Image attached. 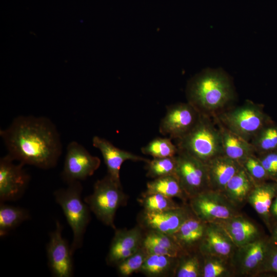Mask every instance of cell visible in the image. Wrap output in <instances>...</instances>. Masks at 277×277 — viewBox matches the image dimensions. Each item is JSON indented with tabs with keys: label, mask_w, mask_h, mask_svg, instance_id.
<instances>
[{
	"label": "cell",
	"mask_w": 277,
	"mask_h": 277,
	"mask_svg": "<svg viewBox=\"0 0 277 277\" xmlns=\"http://www.w3.org/2000/svg\"><path fill=\"white\" fill-rule=\"evenodd\" d=\"M7 154L24 165L43 169L55 167L61 155L62 142L58 130L47 117L18 116L1 130Z\"/></svg>",
	"instance_id": "cell-1"
},
{
	"label": "cell",
	"mask_w": 277,
	"mask_h": 277,
	"mask_svg": "<svg viewBox=\"0 0 277 277\" xmlns=\"http://www.w3.org/2000/svg\"><path fill=\"white\" fill-rule=\"evenodd\" d=\"M187 102L201 114L213 117L230 107L236 98L229 76L221 69H206L188 82Z\"/></svg>",
	"instance_id": "cell-2"
},
{
	"label": "cell",
	"mask_w": 277,
	"mask_h": 277,
	"mask_svg": "<svg viewBox=\"0 0 277 277\" xmlns=\"http://www.w3.org/2000/svg\"><path fill=\"white\" fill-rule=\"evenodd\" d=\"M176 141L179 150L205 164L223 154L220 131L213 117L200 114L193 127Z\"/></svg>",
	"instance_id": "cell-3"
},
{
	"label": "cell",
	"mask_w": 277,
	"mask_h": 277,
	"mask_svg": "<svg viewBox=\"0 0 277 277\" xmlns=\"http://www.w3.org/2000/svg\"><path fill=\"white\" fill-rule=\"evenodd\" d=\"M82 190L81 182L77 181L54 192L55 201L61 207L72 231L71 248L73 253L82 246L84 234L90 220L91 210L82 200Z\"/></svg>",
	"instance_id": "cell-4"
},
{
	"label": "cell",
	"mask_w": 277,
	"mask_h": 277,
	"mask_svg": "<svg viewBox=\"0 0 277 277\" xmlns=\"http://www.w3.org/2000/svg\"><path fill=\"white\" fill-rule=\"evenodd\" d=\"M233 133L250 142L265 125L272 121L262 104L247 100L241 105L230 107L213 117Z\"/></svg>",
	"instance_id": "cell-5"
},
{
	"label": "cell",
	"mask_w": 277,
	"mask_h": 277,
	"mask_svg": "<svg viewBox=\"0 0 277 277\" xmlns=\"http://www.w3.org/2000/svg\"><path fill=\"white\" fill-rule=\"evenodd\" d=\"M95 216L104 225L115 229L114 218L117 209L126 201L121 183L108 174L98 180L92 194L84 200Z\"/></svg>",
	"instance_id": "cell-6"
},
{
	"label": "cell",
	"mask_w": 277,
	"mask_h": 277,
	"mask_svg": "<svg viewBox=\"0 0 277 277\" xmlns=\"http://www.w3.org/2000/svg\"><path fill=\"white\" fill-rule=\"evenodd\" d=\"M189 200L193 213L206 223H215L241 214L239 208L221 192L208 189Z\"/></svg>",
	"instance_id": "cell-7"
},
{
	"label": "cell",
	"mask_w": 277,
	"mask_h": 277,
	"mask_svg": "<svg viewBox=\"0 0 277 277\" xmlns=\"http://www.w3.org/2000/svg\"><path fill=\"white\" fill-rule=\"evenodd\" d=\"M100 164L99 157L91 154L78 142L72 141L67 147L61 176L67 184L81 182L92 175Z\"/></svg>",
	"instance_id": "cell-8"
},
{
	"label": "cell",
	"mask_w": 277,
	"mask_h": 277,
	"mask_svg": "<svg viewBox=\"0 0 277 277\" xmlns=\"http://www.w3.org/2000/svg\"><path fill=\"white\" fill-rule=\"evenodd\" d=\"M176 159L175 175L188 199L210 189L205 163L180 150Z\"/></svg>",
	"instance_id": "cell-9"
},
{
	"label": "cell",
	"mask_w": 277,
	"mask_h": 277,
	"mask_svg": "<svg viewBox=\"0 0 277 277\" xmlns=\"http://www.w3.org/2000/svg\"><path fill=\"white\" fill-rule=\"evenodd\" d=\"M63 227L56 221L55 229L49 234L47 245L48 265L53 276L72 277L74 274V262L71 245L62 236Z\"/></svg>",
	"instance_id": "cell-10"
},
{
	"label": "cell",
	"mask_w": 277,
	"mask_h": 277,
	"mask_svg": "<svg viewBox=\"0 0 277 277\" xmlns=\"http://www.w3.org/2000/svg\"><path fill=\"white\" fill-rule=\"evenodd\" d=\"M271 242L263 235L236 248L231 258L235 274H258L268 254Z\"/></svg>",
	"instance_id": "cell-11"
},
{
	"label": "cell",
	"mask_w": 277,
	"mask_h": 277,
	"mask_svg": "<svg viewBox=\"0 0 277 277\" xmlns=\"http://www.w3.org/2000/svg\"><path fill=\"white\" fill-rule=\"evenodd\" d=\"M8 154L0 159V202L15 201L22 197L30 181L24 164H15Z\"/></svg>",
	"instance_id": "cell-12"
},
{
	"label": "cell",
	"mask_w": 277,
	"mask_h": 277,
	"mask_svg": "<svg viewBox=\"0 0 277 277\" xmlns=\"http://www.w3.org/2000/svg\"><path fill=\"white\" fill-rule=\"evenodd\" d=\"M200 113L188 102L167 107L159 125L160 132L171 139L179 140L196 124Z\"/></svg>",
	"instance_id": "cell-13"
},
{
	"label": "cell",
	"mask_w": 277,
	"mask_h": 277,
	"mask_svg": "<svg viewBox=\"0 0 277 277\" xmlns=\"http://www.w3.org/2000/svg\"><path fill=\"white\" fill-rule=\"evenodd\" d=\"M193 214L189 206H180L162 212L144 211L141 216V222L150 231L170 236Z\"/></svg>",
	"instance_id": "cell-14"
},
{
	"label": "cell",
	"mask_w": 277,
	"mask_h": 277,
	"mask_svg": "<svg viewBox=\"0 0 277 277\" xmlns=\"http://www.w3.org/2000/svg\"><path fill=\"white\" fill-rule=\"evenodd\" d=\"M92 145L101 153L107 167V174L115 181L121 183L120 172L121 166L126 161L144 162L149 160L130 152L121 149L105 138L94 136L92 138Z\"/></svg>",
	"instance_id": "cell-15"
},
{
	"label": "cell",
	"mask_w": 277,
	"mask_h": 277,
	"mask_svg": "<svg viewBox=\"0 0 277 277\" xmlns=\"http://www.w3.org/2000/svg\"><path fill=\"white\" fill-rule=\"evenodd\" d=\"M224 229L217 223H207L199 247L202 255L231 259L236 249Z\"/></svg>",
	"instance_id": "cell-16"
},
{
	"label": "cell",
	"mask_w": 277,
	"mask_h": 277,
	"mask_svg": "<svg viewBox=\"0 0 277 277\" xmlns=\"http://www.w3.org/2000/svg\"><path fill=\"white\" fill-rule=\"evenodd\" d=\"M142 234L138 227L126 230H116L106 258L107 263L116 265L135 253L142 246Z\"/></svg>",
	"instance_id": "cell-17"
},
{
	"label": "cell",
	"mask_w": 277,
	"mask_h": 277,
	"mask_svg": "<svg viewBox=\"0 0 277 277\" xmlns=\"http://www.w3.org/2000/svg\"><path fill=\"white\" fill-rule=\"evenodd\" d=\"M207 223L193 214L170 236L184 254L199 251Z\"/></svg>",
	"instance_id": "cell-18"
},
{
	"label": "cell",
	"mask_w": 277,
	"mask_h": 277,
	"mask_svg": "<svg viewBox=\"0 0 277 277\" xmlns=\"http://www.w3.org/2000/svg\"><path fill=\"white\" fill-rule=\"evenodd\" d=\"M205 164L209 189L221 192L241 167L239 163L224 154L215 157Z\"/></svg>",
	"instance_id": "cell-19"
},
{
	"label": "cell",
	"mask_w": 277,
	"mask_h": 277,
	"mask_svg": "<svg viewBox=\"0 0 277 277\" xmlns=\"http://www.w3.org/2000/svg\"><path fill=\"white\" fill-rule=\"evenodd\" d=\"M215 223L222 226L236 247L262 235L258 227L241 214Z\"/></svg>",
	"instance_id": "cell-20"
},
{
	"label": "cell",
	"mask_w": 277,
	"mask_h": 277,
	"mask_svg": "<svg viewBox=\"0 0 277 277\" xmlns=\"http://www.w3.org/2000/svg\"><path fill=\"white\" fill-rule=\"evenodd\" d=\"M277 194V182L267 181L254 184L247 199L267 227L271 229L270 208Z\"/></svg>",
	"instance_id": "cell-21"
},
{
	"label": "cell",
	"mask_w": 277,
	"mask_h": 277,
	"mask_svg": "<svg viewBox=\"0 0 277 277\" xmlns=\"http://www.w3.org/2000/svg\"><path fill=\"white\" fill-rule=\"evenodd\" d=\"M215 121L221 133L223 154L241 164L247 157L255 153L250 142L226 129L216 120Z\"/></svg>",
	"instance_id": "cell-22"
},
{
	"label": "cell",
	"mask_w": 277,
	"mask_h": 277,
	"mask_svg": "<svg viewBox=\"0 0 277 277\" xmlns=\"http://www.w3.org/2000/svg\"><path fill=\"white\" fill-rule=\"evenodd\" d=\"M255 183L242 166L227 184L222 193L235 206L241 207L246 201Z\"/></svg>",
	"instance_id": "cell-23"
},
{
	"label": "cell",
	"mask_w": 277,
	"mask_h": 277,
	"mask_svg": "<svg viewBox=\"0 0 277 277\" xmlns=\"http://www.w3.org/2000/svg\"><path fill=\"white\" fill-rule=\"evenodd\" d=\"M155 193L171 198L177 197L183 201L188 199L175 175L154 179L148 182L146 190L143 195Z\"/></svg>",
	"instance_id": "cell-24"
},
{
	"label": "cell",
	"mask_w": 277,
	"mask_h": 277,
	"mask_svg": "<svg viewBox=\"0 0 277 277\" xmlns=\"http://www.w3.org/2000/svg\"><path fill=\"white\" fill-rule=\"evenodd\" d=\"M30 217L29 212L24 208L0 204V236L7 235L10 231Z\"/></svg>",
	"instance_id": "cell-25"
},
{
	"label": "cell",
	"mask_w": 277,
	"mask_h": 277,
	"mask_svg": "<svg viewBox=\"0 0 277 277\" xmlns=\"http://www.w3.org/2000/svg\"><path fill=\"white\" fill-rule=\"evenodd\" d=\"M254 152L261 155L277 150V124L273 120L265 125L250 141Z\"/></svg>",
	"instance_id": "cell-26"
},
{
	"label": "cell",
	"mask_w": 277,
	"mask_h": 277,
	"mask_svg": "<svg viewBox=\"0 0 277 277\" xmlns=\"http://www.w3.org/2000/svg\"><path fill=\"white\" fill-rule=\"evenodd\" d=\"M202 277H226L235 274L231 259L202 255Z\"/></svg>",
	"instance_id": "cell-27"
},
{
	"label": "cell",
	"mask_w": 277,
	"mask_h": 277,
	"mask_svg": "<svg viewBox=\"0 0 277 277\" xmlns=\"http://www.w3.org/2000/svg\"><path fill=\"white\" fill-rule=\"evenodd\" d=\"M175 269L177 277H202L203 256L199 252L183 254Z\"/></svg>",
	"instance_id": "cell-28"
},
{
	"label": "cell",
	"mask_w": 277,
	"mask_h": 277,
	"mask_svg": "<svg viewBox=\"0 0 277 277\" xmlns=\"http://www.w3.org/2000/svg\"><path fill=\"white\" fill-rule=\"evenodd\" d=\"M176 259L178 258L148 254L139 271L150 276L163 275L171 269Z\"/></svg>",
	"instance_id": "cell-29"
},
{
	"label": "cell",
	"mask_w": 277,
	"mask_h": 277,
	"mask_svg": "<svg viewBox=\"0 0 277 277\" xmlns=\"http://www.w3.org/2000/svg\"><path fill=\"white\" fill-rule=\"evenodd\" d=\"M179 149L169 137L155 138L142 147L141 152L153 158L173 157L177 154Z\"/></svg>",
	"instance_id": "cell-30"
},
{
	"label": "cell",
	"mask_w": 277,
	"mask_h": 277,
	"mask_svg": "<svg viewBox=\"0 0 277 277\" xmlns=\"http://www.w3.org/2000/svg\"><path fill=\"white\" fill-rule=\"evenodd\" d=\"M147 177L153 179L175 175L176 168V156L162 158H153L146 163Z\"/></svg>",
	"instance_id": "cell-31"
},
{
	"label": "cell",
	"mask_w": 277,
	"mask_h": 277,
	"mask_svg": "<svg viewBox=\"0 0 277 277\" xmlns=\"http://www.w3.org/2000/svg\"><path fill=\"white\" fill-rule=\"evenodd\" d=\"M139 201L144 211L148 212H162L181 206L172 198L157 193L143 195Z\"/></svg>",
	"instance_id": "cell-32"
},
{
	"label": "cell",
	"mask_w": 277,
	"mask_h": 277,
	"mask_svg": "<svg viewBox=\"0 0 277 277\" xmlns=\"http://www.w3.org/2000/svg\"><path fill=\"white\" fill-rule=\"evenodd\" d=\"M148 255L146 250L142 246L135 253L116 265L118 273L122 276H128L139 271Z\"/></svg>",
	"instance_id": "cell-33"
},
{
	"label": "cell",
	"mask_w": 277,
	"mask_h": 277,
	"mask_svg": "<svg viewBox=\"0 0 277 277\" xmlns=\"http://www.w3.org/2000/svg\"><path fill=\"white\" fill-rule=\"evenodd\" d=\"M241 165L255 184L270 181L266 170L255 153L247 157Z\"/></svg>",
	"instance_id": "cell-34"
},
{
	"label": "cell",
	"mask_w": 277,
	"mask_h": 277,
	"mask_svg": "<svg viewBox=\"0 0 277 277\" xmlns=\"http://www.w3.org/2000/svg\"><path fill=\"white\" fill-rule=\"evenodd\" d=\"M144 239L175 253L179 258L184 254L182 250L171 237L167 234L154 231H150Z\"/></svg>",
	"instance_id": "cell-35"
},
{
	"label": "cell",
	"mask_w": 277,
	"mask_h": 277,
	"mask_svg": "<svg viewBox=\"0 0 277 277\" xmlns=\"http://www.w3.org/2000/svg\"><path fill=\"white\" fill-rule=\"evenodd\" d=\"M258 156L266 170L269 180L277 182V150L258 155Z\"/></svg>",
	"instance_id": "cell-36"
},
{
	"label": "cell",
	"mask_w": 277,
	"mask_h": 277,
	"mask_svg": "<svg viewBox=\"0 0 277 277\" xmlns=\"http://www.w3.org/2000/svg\"><path fill=\"white\" fill-rule=\"evenodd\" d=\"M272 272L277 274V248L271 243L267 256L258 274Z\"/></svg>",
	"instance_id": "cell-37"
},
{
	"label": "cell",
	"mask_w": 277,
	"mask_h": 277,
	"mask_svg": "<svg viewBox=\"0 0 277 277\" xmlns=\"http://www.w3.org/2000/svg\"><path fill=\"white\" fill-rule=\"evenodd\" d=\"M270 215L271 219L275 222H277V194L272 202L270 208Z\"/></svg>",
	"instance_id": "cell-38"
},
{
	"label": "cell",
	"mask_w": 277,
	"mask_h": 277,
	"mask_svg": "<svg viewBox=\"0 0 277 277\" xmlns=\"http://www.w3.org/2000/svg\"><path fill=\"white\" fill-rule=\"evenodd\" d=\"M271 236L269 238L271 244L277 248V222L271 229Z\"/></svg>",
	"instance_id": "cell-39"
}]
</instances>
